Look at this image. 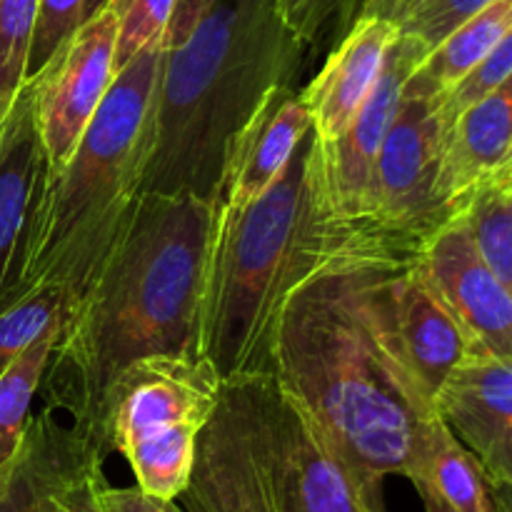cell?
Here are the masks:
<instances>
[{
	"instance_id": "11",
	"label": "cell",
	"mask_w": 512,
	"mask_h": 512,
	"mask_svg": "<svg viewBox=\"0 0 512 512\" xmlns=\"http://www.w3.org/2000/svg\"><path fill=\"white\" fill-rule=\"evenodd\" d=\"M370 263V285L380 320L410 375L433 400L458 365L473 355L468 335L433 293L418 263Z\"/></svg>"
},
{
	"instance_id": "31",
	"label": "cell",
	"mask_w": 512,
	"mask_h": 512,
	"mask_svg": "<svg viewBox=\"0 0 512 512\" xmlns=\"http://www.w3.org/2000/svg\"><path fill=\"white\" fill-rule=\"evenodd\" d=\"M210 5V0H178L173 10V18H170L168 30H165L163 48H175V45L183 43L190 35V30L195 28V23L200 20V15L205 13V8Z\"/></svg>"
},
{
	"instance_id": "6",
	"label": "cell",
	"mask_w": 512,
	"mask_h": 512,
	"mask_svg": "<svg viewBox=\"0 0 512 512\" xmlns=\"http://www.w3.org/2000/svg\"><path fill=\"white\" fill-rule=\"evenodd\" d=\"M180 498L188 512H365L308 405L273 373L223 383Z\"/></svg>"
},
{
	"instance_id": "35",
	"label": "cell",
	"mask_w": 512,
	"mask_h": 512,
	"mask_svg": "<svg viewBox=\"0 0 512 512\" xmlns=\"http://www.w3.org/2000/svg\"><path fill=\"white\" fill-rule=\"evenodd\" d=\"M493 183H503V185H512V145H510V150H508V155H505V160H503V165H500L498 168V173L493 175ZM488 180V183H490Z\"/></svg>"
},
{
	"instance_id": "12",
	"label": "cell",
	"mask_w": 512,
	"mask_h": 512,
	"mask_svg": "<svg viewBox=\"0 0 512 512\" xmlns=\"http://www.w3.org/2000/svg\"><path fill=\"white\" fill-rule=\"evenodd\" d=\"M473 345V355L512 360V290L483 260L463 215L450 220L415 260Z\"/></svg>"
},
{
	"instance_id": "3",
	"label": "cell",
	"mask_w": 512,
	"mask_h": 512,
	"mask_svg": "<svg viewBox=\"0 0 512 512\" xmlns=\"http://www.w3.org/2000/svg\"><path fill=\"white\" fill-rule=\"evenodd\" d=\"M303 48L278 0H210L188 38L163 53L140 193L220 200L230 138L270 88L298 80Z\"/></svg>"
},
{
	"instance_id": "19",
	"label": "cell",
	"mask_w": 512,
	"mask_h": 512,
	"mask_svg": "<svg viewBox=\"0 0 512 512\" xmlns=\"http://www.w3.org/2000/svg\"><path fill=\"white\" fill-rule=\"evenodd\" d=\"M403 478L415 485L425 512H495L483 468L440 415L418 428Z\"/></svg>"
},
{
	"instance_id": "16",
	"label": "cell",
	"mask_w": 512,
	"mask_h": 512,
	"mask_svg": "<svg viewBox=\"0 0 512 512\" xmlns=\"http://www.w3.org/2000/svg\"><path fill=\"white\" fill-rule=\"evenodd\" d=\"M308 133L310 115L298 85L270 88L230 138L218 203L240 210L258 200L280 178Z\"/></svg>"
},
{
	"instance_id": "2",
	"label": "cell",
	"mask_w": 512,
	"mask_h": 512,
	"mask_svg": "<svg viewBox=\"0 0 512 512\" xmlns=\"http://www.w3.org/2000/svg\"><path fill=\"white\" fill-rule=\"evenodd\" d=\"M218 200L143 193L73 305L45 368V405L95 428L110 380L145 355H200V303Z\"/></svg>"
},
{
	"instance_id": "15",
	"label": "cell",
	"mask_w": 512,
	"mask_h": 512,
	"mask_svg": "<svg viewBox=\"0 0 512 512\" xmlns=\"http://www.w3.org/2000/svg\"><path fill=\"white\" fill-rule=\"evenodd\" d=\"M435 413L475 455L488 483H512V360L470 355L435 395Z\"/></svg>"
},
{
	"instance_id": "17",
	"label": "cell",
	"mask_w": 512,
	"mask_h": 512,
	"mask_svg": "<svg viewBox=\"0 0 512 512\" xmlns=\"http://www.w3.org/2000/svg\"><path fill=\"white\" fill-rule=\"evenodd\" d=\"M398 35V25L375 15H360L340 35L318 75L300 90L315 138L328 143L350 128Z\"/></svg>"
},
{
	"instance_id": "4",
	"label": "cell",
	"mask_w": 512,
	"mask_h": 512,
	"mask_svg": "<svg viewBox=\"0 0 512 512\" xmlns=\"http://www.w3.org/2000/svg\"><path fill=\"white\" fill-rule=\"evenodd\" d=\"M310 140L280 178L245 208L218 203L200 303L198 353L220 380L270 373L280 305L325 258L310 188Z\"/></svg>"
},
{
	"instance_id": "14",
	"label": "cell",
	"mask_w": 512,
	"mask_h": 512,
	"mask_svg": "<svg viewBox=\"0 0 512 512\" xmlns=\"http://www.w3.org/2000/svg\"><path fill=\"white\" fill-rule=\"evenodd\" d=\"M48 175V153L35 118L33 85L25 80L0 120V305L20 288L35 208Z\"/></svg>"
},
{
	"instance_id": "23",
	"label": "cell",
	"mask_w": 512,
	"mask_h": 512,
	"mask_svg": "<svg viewBox=\"0 0 512 512\" xmlns=\"http://www.w3.org/2000/svg\"><path fill=\"white\" fill-rule=\"evenodd\" d=\"M460 215L488 268L512 290V185H480Z\"/></svg>"
},
{
	"instance_id": "30",
	"label": "cell",
	"mask_w": 512,
	"mask_h": 512,
	"mask_svg": "<svg viewBox=\"0 0 512 512\" xmlns=\"http://www.w3.org/2000/svg\"><path fill=\"white\" fill-rule=\"evenodd\" d=\"M98 500L103 512H185L175 505V500L155 498L138 485L133 488H113L108 480L98 488Z\"/></svg>"
},
{
	"instance_id": "32",
	"label": "cell",
	"mask_w": 512,
	"mask_h": 512,
	"mask_svg": "<svg viewBox=\"0 0 512 512\" xmlns=\"http://www.w3.org/2000/svg\"><path fill=\"white\" fill-rule=\"evenodd\" d=\"M103 480H105L103 470L90 473L83 483H78L73 490H70L63 512H103L98 500V488L103 485Z\"/></svg>"
},
{
	"instance_id": "27",
	"label": "cell",
	"mask_w": 512,
	"mask_h": 512,
	"mask_svg": "<svg viewBox=\"0 0 512 512\" xmlns=\"http://www.w3.org/2000/svg\"><path fill=\"white\" fill-rule=\"evenodd\" d=\"M360 0H278L283 23L303 45H315L320 35L338 20L340 35L353 25Z\"/></svg>"
},
{
	"instance_id": "13",
	"label": "cell",
	"mask_w": 512,
	"mask_h": 512,
	"mask_svg": "<svg viewBox=\"0 0 512 512\" xmlns=\"http://www.w3.org/2000/svg\"><path fill=\"white\" fill-rule=\"evenodd\" d=\"M105 458L108 448L90 425L63 423L45 405L0 468V512H63L70 490L103 470Z\"/></svg>"
},
{
	"instance_id": "22",
	"label": "cell",
	"mask_w": 512,
	"mask_h": 512,
	"mask_svg": "<svg viewBox=\"0 0 512 512\" xmlns=\"http://www.w3.org/2000/svg\"><path fill=\"white\" fill-rule=\"evenodd\" d=\"M73 310L68 290L40 283L0 305V373L55 325H63Z\"/></svg>"
},
{
	"instance_id": "21",
	"label": "cell",
	"mask_w": 512,
	"mask_h": 512,
	"mask_svg": "<svg viewBox=\"0 0 512 512\" xmlns=\"http://www.w3.org/2000/svg\"><path fill=\"white\" fill-rule=\"evenodd\" d=\"M60 330L63 325H55L48 333L40 335L0 373V468L13 458L23 440L35 393L43 385L45 368L60 338Z\"/></svg>"
},
{
	"instance_id": "1",
	"label": "cell",
	"mask_w": 512,
	"mask_h": 512,
	"mask_svg": "<svg viewBox=\"0 0 512 512\" xmlns=\"http://www.w3.org/2000/svg\"><path fill=\"white\" fill-rule=\"evenodd\" d=\"M270 373L313 413L365 512H388L435 405L410 375L373 300L368 260H325L285 295Z\"/></svg>"
},
{
	"instance_id": "7",
	"label": "cell",
	"mask_w": 512,
	"mask_h": 512,
	"mask_svg": "<svg viewBox=\"0 0 512 512\" xmlns=\"http://www.w3.org/2000/svg\"><path fill=\"white\" fill-rule=\"evenodd\" d=\"M218 370L203 355L160 353L125 365L100 398L95 428L155 498L185 493L200 433L220 400Z\"/></svg>"
},
{
	"instance_id": "33",
	"label": "cell",
	"mask_w": 512,
	"mask_h": 512,
	"mask_svg": "<svg viewBox=\"0 0 512 512\" xmlns=\"http://www.w3.org/2000/svg\"><path fill=\"white\" fill-rule=\"evenodd\" d=\"M420 3L423 0H360V8L355 18H360V15H375V18H385L400 28Z\"/></svg>"
},
{
	"instance_id": "10",
	"label": "cell",
	"mask_w": 512,
	"mask_h": 512,
	"mask_svg": "<svg viewBox=\"0 0 512 512\" xmlns=\"http://www.w3.org/2000/svg\"><path fill=\"white\" fill-rule=\"evenodd\" d=\"M118 13L100 0L33 85L35 118L48 153V170H60L78 148L85 128L115 80Z\"/></svg>"
},
{
	"instance_id": "9",
	"label": "cell",
	"mask_w": 512,
	"mask_h": 512,
	"mask_svg": "<svg viewBox=\"0 0 512 512\" xmlns=\"http://www.w3.org/2000/svg\"><path fill=\"white\" fill-rule=\"evenodd\" d=\"M425 55L428 50L413 35L400 33L385 58L373 93L355 115L350 128L340 138L328 140V143L315 138L313 128H310L313 133L310 188H313V200L318 208L325 255H328L330 240L340 230L348 228L363 210L375 158H378L385 133L398 113L403 85L418 70Z\"/></svg>"
},
{
	"instance_id": "28",
	"label": "cell",
	"mask_w": 512,
	"mask_h": 512,
	"mask_svg": "<svg viewBox=\"0 0 512 512\" xmlns=\"http://www.w3.org/2000/svg\"><path fill=\"white\" fill-rule=\"evenodd\" d=\"M490 0H423L413 13L408 15L400 33L413 35L425 50H433L443 43L458 25L473 18L478 10H483Z\"/></svg>"
},
{
	"instance_id": "25",
	"label": "cell",
	"mask_w": 512,
	"mask_h": 512,
	"mask_svg": "<svg viewBox=\"0 0 512 512\" xmlns=\"http://www.w3.org/2000/svg\"><path fill=\"white\" fill-rule=\"evenodd\" d=\"M93 3L95 0H38L25 80L43 73L45 65L68 43L70 35L93 13Z\"/></svg>"
},
{
	"instance_id": "29",
	"label": "cell",
	"mask_w": 512,
	"mask_h": 512,
	"mask_svg": "<svg viewBox=\"0 0 512 512\" xmlns=\"http://www.w3.org/2000/svg\"><path fill=\"white\" fill-rule=\"evenodd\" d=\"M512 73V28L503 35L498 45H495L493 53L473 70L465 80H460L443 100V113L448 118V123H453L470 103H475L478 98H483L488 90H493L495 85L503 83L505 78Z\"/></svg>"
},
{
	"instance_id": "8",
	"label": "cell",
	"mask_w": 512,
	"mask_h": 512,
	"mask_svg": "<svg viewBox=\"0 0 512 512\" xmlns=\"http://www.w3.org/2000/svg\"><path fill=\"white\" fill-rule=\"evenodd\" d=\"M450 123L438 95L405 80L358 218L328 245L325 260L413 263L458 215L438 195ZM323 260V263H325Z\"/></svg>"
},
{
	"instance_id": "20",
	"label": "cell",
	"mask_w": 512,
	"mask_h": 512,
	"mask_svg": "<svg viewBox=\"0 0 512 512\" xmlns=\"http://www.w3.org/2000/svg\"><path fill=\"white\" fill-rule=\"evenodd\" d=\"M512 28V0H490L440 45H435L410 78L440 100L468 78Z\"/></svg>"
},
{
	"instance_id": "26",
	"label": "cell",
	"mask_w": 512,
	"mask_h": 512,
	"mask_svg": "<svg viewBox=\"0 0 512 512\" xmlns=\"http://www.w3.org/2000/svg\"><path fill=\"white\" fill-rule=\"evenodd\" d=\"M118 13L115 70L125 68L145 45L163 43L178 0H110Z\"/></svg>"
},
{
	"instance_id": "34",
	"label": "cell",
	"mask_w": 512,
	"mask_h": 512,
	"mask_svg": "<svg viewBox=\"0 0 512 512\" xmlns=\"http://www.w3.org/2000/svg\"><path fill=\"white\" fill-rule=\"evenodd\" d=\"M495 512H512V483H488Z\"/></svg>"
},
{
	"instance_id": "5",
	"label": "cell",
	"mask_w": 512,
	"mask_h": 512,
	"mask_svg": "<svg viewBox=\"0 0 512 512\" xmlns=\"http://www.w3.org/2000/svg\"><path fill=\"white\" fill-rule=\"evenodd\" d=\"M163 53V43L145 45L115 73L73 158L48 170L18 293L53 283L75 305L95 280L143 195L145 135Z\"/></svg>"
},
{
	"instance_id": "24",
	"label": "cell",
	"mask_w": 512,
	"mask_h": 512,
	"mask_svg": "<svg viewBox=\"0 0 512 512\" xmlns=\"http://www.w3.org/2000/svg\"><path fill=\"white\" fill-rule=\"evenodd\" d=\"M38 0H0V120L25 85Z\"/></svg>"
},
{
	"instance_id": "18",
	"label": "cell",
	"mask_w": 512,
	"mask_h": 512,
	"mask_svg": "<svg viewBox=\"0 0 512 512\" xmlns=\"http://www.w3.org/2000/svg\"><path fill=\"white\" fill-rule=\"evenodd\" d=\"M510 145L512 73L450 123L438 178V195L450 213H463L475 190L498 173Z\"/></svg>"
}]
</instances>
